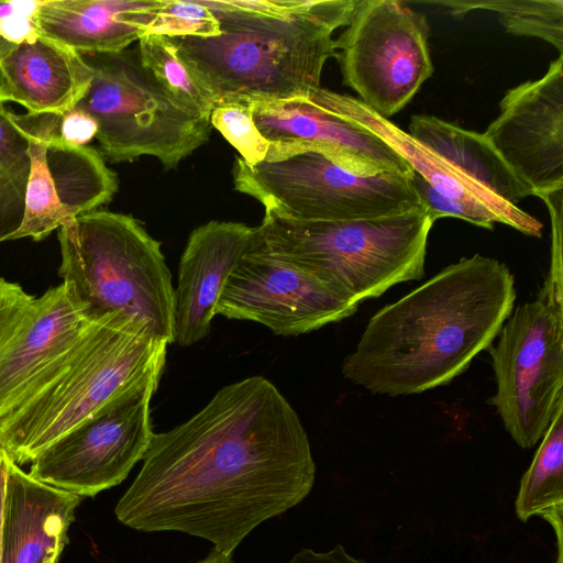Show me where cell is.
Masks as SVG:
<instances>
[{
    "instance_id": "1",
    "label": "cell",
    "mask_w": 563,
    "mask_h": 563,
    "mask_svg": "<svg viewBox=\"0 0 563 563\" xmlns=\"http://www.w3.org/2000/svg\"><path fill=\"white\" fill-rule=\"evenodd\" d=\"M142 461L117 519L137 531L197 537L229 555L300 504L316 478L299 416L262 376L222 387L191 418L154 433Z\"/></svg>"
},
{
    "instance_id": "2",
    "label": "cell",
    "mask_w": 563,
    "mask_h": 563,
    "mask_svg": "<svg viewBox=\"0 0 563 563\" xmlns=\"http://www.w3.org/2000/svg\"><path fill=\"white\" fill-rule=\"evenodd\" d=\"M496 258L463 257L368 320L342 374L372 394H420L451 383L487 350L516 301Z\"/></svg>"
},
{
    "instance_id": "3",
    "label": "cell",
    "mask_w": 563,
    "mask_h": 563,
    "mask_svg": "<svg viewBox=\"0 0 563 563\" xmlns=\"http://www.w3.org/2000/svg\"><path fill=\"white\" fill-rule=\"evenodd\" d=\"M202 3L220 33L169 38L217 106L284 100L320 88L323 66L336 54L332 35L349 23L358 0Z\"/></svg>"
},
{
    "instance_id": "4",
    "label": "cell",
    "mask_w": 563,
    "mask_h": 563,
    "mask_svg": "<svg viewBox=\"0 0 563 563\" xmlns=\"http://www.w3.org/2000/svg\"><path fill=\"white\" fill-rule=\"evenodd\" d=\"M168 342L122 312L91 318L75 345L0 418V444L19 466L124 393L161 377Z\"/></svg>"
},
{
    "instance_id": "5",
    "label": "cell",
    "mask_w": 563,
    "mask_h": 563,
    "mask_svg": "<svg viewBox=\"0 0 563 563\" xmlns=\"http://www.w3.org/2000/svg\"><path fill=\"white\" fill-rule=\"evenodd\" d=\"M58 275L87 318L122 312L174 342L175 290L161 250L132 216L93 210L57 230Z\"/></svg>"
},
{
    "instance_id": "6",
    "label": "cell",
    "mask_w": 563,
    "mask_h": 563,
    "mask_svg": "<svg viewBox=\"0 0 563 563\" xmlns=\"http://www.w3.org/2000/svg\"><path fill=\"white\" fill-rule=\"evenodd\" d=\"M427 209L366 220L312 221L265 208L252 243L319 274L356 303L424 276Z\"/></svg>"
},
{
    "instance_id": "7",
    "label": "cell",
    "mask_w": 563,
    "mask_h": 563,
    "mask_svg": "<svg viewBox=\"0 0 563 563\" xmlns=\"http://www.w3.org/2000/svg\"><path fill=\"white\" fill-rule=\"evenodd\" d=\"M82 56L93 77L75 108L96 121V139L110 162L150 155L172 169L209 140L210 119L172 100L141 65L137 48Z\"/></svg>"
},
{
    "instance_id": "8",
    "label": "cell",
    "mask_w": 563,
    "mask_h": 563,
    "mask_svg": "<svg viewBox=\"0 0 563 563\" xmlns=\"http://www.w3.org/2000/svg\"><path fill=\"white\" fill-rule=\"evenodd\" d=\"M232 175L235 190L301 220H366L426 209L411 177L358 176L312 148L271 144L263 162L238 157Z\"/></svg>"
},
{
    "instance_id": "9",
    "label": "cell",
    "mask_w": 563,
    "mask_h": 563,
    "mask_svg": "<svg viewBox=\"0 0 563 563\" xmlns=\"http://www.w3.org/2000/svg\"><path fill=\"white\" fill-rule=\"evenodd\" d=\"M488 350L496 379L489 402L512 440L532 448L563 402V286L545 279L536 299L512 309Z\"/></svg>"
},
{
    "instance_id": "10",
    "label": "cell",
    "mask_w": 563,
    "mask_h": 563,
    "mask_svg": "<svg viewBox=\"0 0 563 563\" xmlns=\"http://www.w3.org/2000/svg\"><path fill=\"white\" fill-rule=\"evenodd\" d=\"M424 14L397 0H358L334 40L343 84L384 119L399 112L432 76Z\"/></svg>"
},
{
    "instance_id": "11",
    "label": "cell",
    "mask_w": 563,
    "mask_h": 563,
    "mask_svg": "<svg viewBox=\"0 0 563 563\" xmlns=\"http://www.w3.org/2000/svg\"><path fill=\"white\" fill-rule=\"evenodd\" d=\"M159 379L124 393L55 440L31 461L29 473L81 498L122 483L150 448V402Z\"/></svg>"
},
{
    "instance_id": "12",
    "label": "cell",
    "mask_w": 563,
    "mask_h": 563,
    "mask_svg": "<svg viewBox=\"0 0 563 563\" xmlns=\"http://www.w3.org/2000/svg\"><path fill=\"white\" fill-rule=\"evenodd\" d=\"M357 307L319 274L251 240L224 284L216 314L261 323L278 335H299L342 321Z\"/></svg>"
},
{
    "instance_id": "13",
    "label": "cell",
    "mask_w": 563,
    "mask_h": 563,
    "mask_svg": "<svg viewBox=\"0 0 563 563\" xmlns=\"http://www.w3.org/2000/svg\"><path fill=\"white\" fill-rule=\"evenodd\" d=\"M20 122L31 162L24 217L11 241L46 239L63 224L107 205L118 191V176L91 146L66 144L60 114L24 113Z\"/></svg>"
},
{
    "instance_id": "14",
    "label": "cell",
    "mask_w": 563,
    "mask_h": 563,
    "mask_svg": "<svg viewBox=\"0 0 563 563\" xmlns=\"http://www.w3.org/2000/svg\"><path fill=\"white\" fill-rule=\"evenodd\" d=\"M483 133L532 192L563 189V55L539 79L509 89Z\"/></svg>"
},
{
    "instance_id": "15",
    "label": "cell",
    "mask_w": 563,
    "mask_h": 563,
    "mask_svg": "<svg viewBox=\"0 0 563 563\" xmlns=\"http://www.w3.org/2000/svg\"><path fill=\"white\" fill-rule=\"evenodd\" d=\"M247 104L257 130L272 145L317 150L358 176L413 174L410 165L383 139L309 93Z\"/></svg>"
},
{
    "instance_id": "16",
    "label": "cell",
    "mask_w": 563,
    "mask_h": 563,
    "mask_svg": "<svg viewBox=\"0 0 563 563\" xmlns=\"http://www.w3.org/2000/svg\"><path fill=\"white\" fill-rule=\"evenodd\" d=\"M254 228L210 221L196 228L181 254L174 308V342L190 346L210 333L224 284L250 246Z\"/></svg>"
},
{
    "instance_id": "17",
    "label": "cell",
    "mask_w": 563,
    "mask_h": 563,
    "mask_svg": "<svg viewBox=\"0 0 563 563\" xmlns=\"http://www.w3.org/2000/svg\"><path fill=\"white\" fill-rule=\"evenodd\" d=\"M92 77L82 55L41 33L23 42L0 33V103L63 114L81 100Z\"/></svg>"
},
{
    "instance_id": "18",
    "label": "cell",
    "mask_w": 563,
    "mask_h": 563,
    "mask_svg": "<svg viewBox=\"0 0 563 563\" xmlns=\"http://www.w3.org/2000/svg\"><path fill=\"white\" fill-rule=\"evenodd\" d=\"M90 319L73 303L62 283L35 297L0 347V418L75 345Z\"/></svg>"
},
{
    "instance_id": "19",
    "label": "cell",
    "mask_w": 563,
    "mask_h": 563,
    "mask_svg": "<svg viewBox=\"0 0 563 563\" xmlns=\"http://www.w3.org/2000/svg\"><path fill=\"white\" fill-rule=\"evenodd\" d=\"M309 95L321 104L367 128L383 139L410 165L413 172L423 177L440 194L490 212L498 218L499 223L509 225L523 234L536 238L542 235L543 227L539 220L516 205L495 197L358 99L321 87Z\"/></svg>"
},
{
    "instance_id": "20",
    "label": "cell",
    "mask_w": 563,
    "mask_h": 563,
    "mask_svg": "<svg viewBox=\"0 0 563 563\" xmlns=\"http://www.w3.org/2000/svg\"><path fill=\"white\" fill-rule=\"evenodd\" d=\"M81 499L40 482L9 456L0 563H57Z\"/></svg>"
},
{
    "instance_id": "21",
    "label": "cell",
    "mask_w": 563,
    "mask_h": 563,
    "mask_svg": "<svg viewBox=\"0 0 563 563\" xmlns=\"http://www.w3.org/2000/svg\"><path fill=\"white\" fill-rule=\"evenodd\" d=\"M163 0H41V34L79 53L126 49L146 34Z\"/></svg>"
},
{
    "instance_id": "22",
    "label": "cell",
    "mask_w": 563,
    "mask_h": 563,
    "mask_svg": "<svg viewBox=\"0 0 563 563\" xmlns=\"http://www.w3.org/2000/svg\"><path fill=\"white\" fill-rule=\"evenodd\" d=\"M408 133L498 199L516 205L532 196L483 133L465 130L433 115L411 117Z\"/></svg>"
},
{
    "instance_id": "23",
    "label": "cell",
    "mask_w": 563,
    "mask_h": 563,
    "mask_svg": "<svg viewBox=\"0 0 563 563\" xmlns=\"http://www.w3.org/2000/svg\"><path fill=\"white\" fill-rule=\"evenodd\" d=\"M515 508L522 522L541 516L563 534V402L521 478Z\"/></svg>"
},
{
    "instance_id": "24",
    "label": "cell",
    "mask_w": 563,
    "mask_h": 563,
    "mask_svg": "<svg viewBox=\"0 0 563 563\" xmlns=\"http://www.w3.org/2000/svg\"><path fill=\"white\" fill-rule=\"evenodd\" d=\"M29 141L19 114L0 103V243L11 241L24 217Z\"/></svg>"
},
{
    "instance_id": "25",
    "label": "cell",
    "mask_w": 563,
    "mask_h": 563,
    "mask_svg": "<svg viewBox=\"0 0 563 563\" xmlns=\"http://www.w3.org/2000/svg\"><path fill=\"white\" fill-rule=\"evenodd\" d=\"M432 3L448 8L455 16L472 10L494 11L508 33L539 37L563 55L562 0H457Z\"/></svg>"
},
{
    "instance_id": "26",
    "label": "cell",
    "mask_w": 563,
    "mask_h": 563,
    "mask_svg": "<svg viewBox=\"0 0 563 563\" xmlns=\"http://www.w3.org/2000/svg\"><path fill=\"white\" fill-rule=\"evenodd\" d=\"M141 65L162 90L187 112L209 118L216 103L178 55L169 37L144 34L139 40Z\"/></svg>"
},
{
    "instance_id": "27",
    "label": "cell",
    "mask_w": 563,
    "mask_h": 563,
    "mask_svg": "<svg viewBox=\"0 0 563 563\" xmlns=\"http://www.w3.org/2000/svg\"><path fill=\"white\" fill-rule=\"evenodd\" d=\"M210 123L240 153L247 164L265 161L271 143L260 133L247 103L217 104L210 114Z\"/></svg>"
},
{
    "instance_id": "28",
    "label": "cell",
    "mask_w": 563,
    "mask_h": 563,
    "mask_svg": "<svg viewBox=\"0 0 563 563\" xmlns=\"http://www.w3.org/2000/svg\"><path fill=\"white\" fill-rule=\"evenodd\" d=\"M220 24L202 0H163L146 34L166 37H212Z\"/></svg>"
},
{
    "instance_id": "29",
    "label": "cell",
    "mask_w": 563,
    "mask_h": 563,
    "mask_svg": "<svg viewBox=\"0 0 563 563\" xmlns=\"http://www.w3.org/2000/svg\"><path fill=\"white\" fill-rule=\"evenodd\" d=\"M410 179L421 205L433 222L440 218L454 217L488 230H493L495 223H499L493 213L440 194L416 172Z\"/></svg>"
},
{
    "instance_id": "30",
    "label": "cell",
    "mask_w": 563,
    "mask_h": 563,
    "mask_svg": "<svg viewBox=\"0 0 563 563\" xmlns=\"http://www.w3.org/2000/svg\"><path fill=\"white\" fill-rule=\"evenodd\" d=\"M35 296L18 283L0 277V347L30 310Z\"/></svg>"
},
{
    "instance_id": "31",
    "label": "cell",
    "mask_w": 563,
    "mask_h": 563,
    "mask_svg": "<svg viewBox=\"0 0 563 563\" xmlns=\"http://www.w3.org/2000/svg\"><path fill=\"white\" fill-rule=\"evenodd\" d=\"M98 125L86 112L73 108L60 114L59 135L63 142L75 146H87L97 135Z\"/></svg>"
},
{
    "instance_id": "32",
    "label": "cell",
    "mask_w": 563,
    "mask_h": 563,
    "mask_svg": "<svg viewBox=\"0 0 563 563\" xmlns=\"http://www.w3.org/2000/svg\"><path fill=\"white\" fill-rule=\"evenodd\" d=\"M284 563H366L349 554L343 545L336 544L329 551L301 549Z\"/></svg>"
},
{
    "instance_id": "33",
    "label": "cell",
    "mask_w": 563,
    "mask_h": 563,
    "mask_svg": "<svg viewBox=\"0 0 563 563\" xmlns=\"http://www.w3.org/2000/svg\"><path fill=\"white\" fill-rule=\"evenodd\" d=\"M8 462H9V455L2 448V450L0 452V558H1L2 520H3L4 495H5V485H7V475H8Z\"/></svg>"
},
{
    "instance_id": "34",
    "label": "cell",
    "mask_w": 563,
    "mask_h": 563,
    "mask_svg": "<svg viewBox=\"0 0 563 563\" xmlns=\"http://www.w3.org/2000/svg\"><path fill=\"white\" fill-rule=\"evenodd\" d=\"M196 563H234L232 555L213 549L205 559Z\"/></svg>"
},
{
    "instance_id": "35",
    "label": "cell",
    "mask_w": 563,
    "mask_h": 563,
    "mask_svg": "<svg viewBox=\"0 0 563 563\" xmlns=\"http://www.w3.org/2000/svg\"><path fill=\"white\" fill-rule=\"evenodd\" d=\"M562 540H558V558H556V561L555 563H563V560H562Z\"/></svg>"
},
{
    "instance_id": "36",
    "label": "cell",
    "mask_w": 563,
    "mask_h": 563,
    "mask_svg": "<svg viewBox=\"0 0 563 563\" xmlns=\"http://www.w3.org/2000/svg\"><path fill=\"white\" fill-rule=\"evenodd\" d=\"M1 450H2V446H1V444H0V452H1Z\"/></svg>"
}]
</instances>
